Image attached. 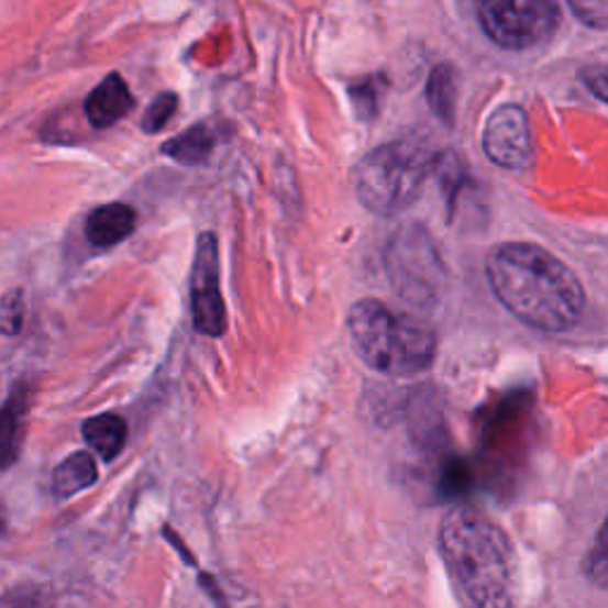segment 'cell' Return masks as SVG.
<instances>
[{
    "label": "cell",
    "instance_id": "1",
    "mask_svg": "<svg viewBox=\"0 0 608 608\" xmlns=\"http://www.w3.org/2000/svg\"><path fill=\"white\" fill-rule=\"evenodd\" d=\"M485 274L497 300L530 329L563 333L583 317L581 278L540 245L501 243L493 247Z\"/></svg>",
    "mask_w": 608,
    "mask_h": 608
},
{
    "label": "cell",
    "instance_id": "2",
    "mask_svg": "<svg viewBox=\"0 0 608 608\" xmlns=\"http://www.w3.org/2000/svg\"><path fill=\"white\" fill-rule=\"evenodd\" d=\"M438 544L452 577L476 608H511L513 549L495 521L471 507H456L442 518Z\"/></svg>",
    "mask_w": 608,
    "mask_h": 608
},
{
    "label": "cell",
    "instance_id": "3",
    "mask_svg": "<svg viewBox=\"0 0 608 608\" xmlns=\"http://www.w3.org/2000/svg\"><path fill=\"white\" fill-rule=\"evenodd\" d=\"M347 325L360 360L378 374L409 378L433 366L438 352L435 333L380 300L366 298L354 302Z\"/></svg>",
    "mask_w": 608,
    "mask_h": 608
},
{
    "label": "cell",
    "instance_id": "4",
    "mask_svg": "<svg viewBox=\"0 0 608 608\" xmlns=\"http://www.w3.org/2000/svg\"><path fill=\"white\" fill-rule=\"evenodd\" d=\"M435 159L419 141H390L371 151L354 172V188L368 212L393 217L417 202Z\"/></svg>",
    "mask_w": 608,
    "mask_h": 608
},
{
    "label": "cell",
    "instance_id": "5",
    "mask_svg": "<svg viewBox=\"0 0 608 608\" xmlns=\"http://www.w3.org/2000/svg\"><path fill=\"white\" fill-rule=\"evenodd\" d=\"M478 20L487 38L507 51H526L554 36L561 8L552 0H485Z\"/></svg>",
    "mask_w": 608,
    "mask_h": 608
},
{
    "label": "cell",
    "instance_id": "6",
    "mask_svg": "<svg viewBox=\"0 0 608 608\" xmlns=\"http://www.w3.org/2000/svg\"><path fill=\"white\" fill-rule=\"evenodd\" d=\"M388 274L395 290L411 302H435L442 284V262L423 226H405L388 245Z\"/></svg>",
    "mask_w": 608,
    "mask_h": 608
},
{
    "label": "cell",
    "instance_id": "7",
    "mask_svg": "<svg viewBox=\"0 0 608 608\" xmlns=\"http://www.w3.org/2000/svg\"><path fill=\"white\" fill-rule=\"evenodd\" d=\"M190 311L196 331L210 338L226 333L229 317L219 280V243L217 235L204 231L196 245L190 269Z\"/></svg>",
    "mask_w": 608,
    "mask_h": 608
},
{
    "label": "cell",
    "instance_id": "8",
    "mask_svg": "<svg viewBox=\"0 0 608 608\" xmlns=\"http://www.w3.org/2000/svg\"><path fill=\"white\" fill-rule=\"evenodd\" d=\"M483 147L485 155L501 169H530L535 162V145H532L526 110L521 106H501L489 114L483 131Z\"/></svg>",
    "mask_w": 608,
    "mask_h": 608
},
{
    "label": "cell",
    "instance_id": "9",
    "mask_svg": "<svg viewBox=\"0 0 608 608\" xmlns=\"http://www.w3.org/2000/svg\"><path fill=\"white\" fill-rule=\"evenodd\" d=\"M136 100H133L126 81L120 77V74H110V77L102 79L91 96L86 98L84 110H86V120L91 122L96 129H108L117 124L120 120L133 110Z\"/></svg>",
    "mask_w": 608,
    "mask_h": 608
},
{
    "label": "cell",
    "instance_id": "10",
    "mask_svg": "<svg viewBox=\"0 0 608 608\" xmlns=\"http://www.w3.org/2000/svg\"><path fill=\"white\" fill-rule=\"evenodd\" d=\"M136 210L124 202L100 204L86 219V239L96 247L122 243L136 229Z\"/></svg>",
    "mask_w": 608,
    "mask_h": 608
},
{
    "label": "cell",
    "instance_id": "11",
    "mask_svg": "<svg viewBox=\"0 0 608 608\" xmlns=\"http://www.w3.org/2000/svg\"><path fill=\"white\" fill-rule=\"evenodd\" d=\"M29 407V395L18 385L0 409V471L18 462L24 433V417Z\"/></svg>",
    "mask_w": 608,
    "mask_h": 608
},
{
    "label": "cell",
    "instance_id": "12",
    "mask_svg": "<svg viewBox=\"0 0 608 608\" xmlns=\"http://www.w3.org/2000/svg\"><path fill=\"white\" fill-rule=\"evenodd\" d=\"M81 433L88 447L98 452V456L106 458V462H112L124 450L129 425L117 413H100V417H93L84 423Z\"/></svg>",
    "mask_w": 608,
    "mask_h": 608
},
{
    "label": "cell",
    "instance_id": "13",
    "mask_svg": "<svg viewBox=\"0 0 608 608\" xmlns=\"http://www.w3.org/2000/svg\"><path fill=\"white\" fill-rule=\"evenodd\" d=\"M98 480L96 458L88 452H74L53 471V493L57 497H74L81 489L91 487Z\"/></svg>",
    "mask_w": 608,
    "mask_h": 608
},
{
    "label": "cell",
    "instance_id": "14",
    "mask_svg": "<svg viewBox=\"0 0 608 608\" xmlns=\"http://www.w3.org/2000/svg\"><path fill=\"white\" fill-rule=\"evenodd\" d=\"M214 147V133L207 124H196L192 129H186L181 136H176L162 145L169 157H174L181 165H200L210 157Z\"/></svg>",
    "mask_w": 608,
    "mask_h": 608
},
{
    "label": "cell",
    "instance_id": "15",
    "mask_svg": "<svg viewBox=\"0 0 608 608\" xmlns=\"http://www.w3.org/2000/svg\"><path fill=\"white\" fill-rule=\"evenodd\" d=\"M428 106L433 110L440 120L452 126L454 124V106H456V81H454V71L450 65H438L430 71L428 79Z\"/></svg>",
    "mask_w": 608,
    "mask_h": 608
},
{
    "label": "cell",
    "instance_id": "16",
    "mask_svg": "<svg viewBox=\"0 0 608 608\" xmlns=\"http://www.w3.org/2000/svg\"><path fill=\"white\" fill-rule=\"evenodd\" d=\"M176 108H179V98H176V93H169V91L159 93L153 106L147 108L145 114H143V122H141L143 131L145 133H157L159 129H165L167 122L174 117Z\"/></svg>",
    "mask_w": 608,
    "mask_h": 608
},
{
    "label": "cell",
    "instance_id": "17",
    "mask_svg": "<svg viewBox=\"0 0 608 608\" xmlns=\"http://www.w3.org/2000/svg\"><path fill=\"white\" fill-rule=\"evenodd\" d=\"M471 483H473V476H471L468 464L462 462V458H454V462H450L447 466L442 468L440 493L444 497H458V495L466 493V489L471 487Z\"/></svg>",
    "mask_w": 608,
    "mask_h": 608
},
{
    "label": "cell",
    "instance_id": "18",
    "mask_svg": "<svg viewBox=\"0 0 608 608\" xmlns=\"http://www.w3.org/2000/svg\"><path fill=\"white\" fill-rule=\"evenodd\" d=\"M350 96L354 100V106H357L360 117H364V120L374 117L380 108V84L376 79H364L357 86H352Z\"/></svg>",
    "mask_w": 608,
    "mask_h": 608
},
{
    "label": "cell",
    "instance_id": "19",
    "mask_svg": "<svg viewBox=\"0 0 608 608\" xmlns=\"http://www.w3.org/2000/svg\"><path fill=\"white\" fill-rule=\"evenodd\" d=\"M22 321H24L22 290H12L3 298V305H0V333L14 335L22 329Z\"/></svg>",
    "mask_w": 608,
    "mask_h": 608
},
{
    "label": "cell",
    "instance_id": "20",
    "mask_svg": "<svg viewBox=\"0 0 608 608\" xmlns=\"http://www.w3.org/2000/svg\"><path fill=\"white\" fill-rule=\"evenodd\" d=\"M0 608H51V599L46 589L38 587H22L12 589L0 599Z\"/></svg>",
    "mask_w": 608,
    "mask_h": 608
},
{
    "label": "cell",
    "instance_id": "21",
    "mask_svg": "<svg viewBox=\"0 0 608 608\" xmlns=\"http://www.w3.org/2000/svg\"><path fill=\"white\" fill-rule=\"evenodd\" d=\"M571 10L577 20L589 24V26H595V29L608 26V5L604 3V0H573Z\"/></svg>",
    "mask_w": 608,
    "mask_h": 608
},
{
    "label": "cell",
    "instance_id": "22",
    "mask_svg": "<svg viewBox=\"0 0 608 608\" xmlns=\"http://www.w3.org/2000/svg\"><path fill=\"white\" fill-rule=\"evenodd\" d=\"M606 566H608V559H606V528L601 526L599 532H597V542H595V549L587 554V575L595 581L597 585H606Z\"/></svg>",
    "mask_w": 608,
    "mask_h": 608
},
{
    "label": "cell",
    "instance_id": "23",
    "mask_svg": "<svg viewBox=\"0 0 608 608\" xmlns=\"http://www.w3.org/2000/svg\"><path fill=\"white\" fill-rule=\"evenodd\" d=\"M583 79L592 93H595L599 100H606V67L604 65L589 67V71L583 74Z\"/></svg>",
    "mask_w": 608,
    "mask_h": 608
}]
</instances>
